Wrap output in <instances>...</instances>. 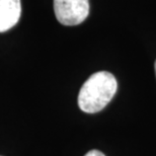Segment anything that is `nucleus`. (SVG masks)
Returning <instances> with one entry per match:
<instances>
[{
    "label": "nucleus",
    "mask_w": 156,
    "mask_h": 156,
    "mask_svg": "<svg viewBox=\"0 0 156 156\" xmlns=\"http://www.w3.org/2000/svg\"><path fill=\"white\" fill-rule=\"evenodd\" d=\"M118 89L117 79L108 71H99L87 79L78 94V105L87 114H95L107 107Z\"/></svg>",
    "instance_id": "nucleus-1"
},
{
    "label": "nucleus",
    "mask_w": 156,
    "mask_h": 156,
    "mask_svg": "<svg viewBox=\"0 0 156 156\" xmlns=\"http://www.w3.org/2000/svg\"><path fill=\"white\" fill-rule=\"evenodd\" d=\"M54 11L64 26H77L89 14V0H54Z\"/></svg>",
    "instance_id": "nucleus-2"
},
{
    "label": "nucleus",
    "mask_w": 156,
    "mask_h": 156,
    "mask_svg": "<svg viewBox=\"0 0 156 156\" xmlns=\"http://www.w3.org/2000/svg\"><path fill=\"white\" fill-rule=\"evenodd\" d=\"M20 0H0V33L13 27L20 20Z\"/></svg>",
    "instance_id": "nucleus-3"
},
{
    "label": "nucleus",
    "mask_w": 156,
    "mask_h": 156,
    "mask_svg": "<svg viewBox=\"0 0 156 156\" xmlns=\"http://www.w3.org/2000/svg\"><path fill=\"white\" fill-rule=\"evenodd\" d=\"M84 156H105V155L98 150H90L89 152H87Z\"/></svg>",
    "instance_id": "nucleus-4"
},
{
    "label": "nucleus",
    "mask_w": 156,
    "mask_h": 156,
    "mask_svg": "<svg viewBox=\"0 0 156 156\" xmlns=\"http://www.w3.org/2000/svg\"><path fill=\"white\" fill-rule=\"evenodd\" d=\"M154 66H155V73H156V61H155V65H154Z\"/></svg>",
    "instance_id": "nucleus-5"
}]
</instances>
